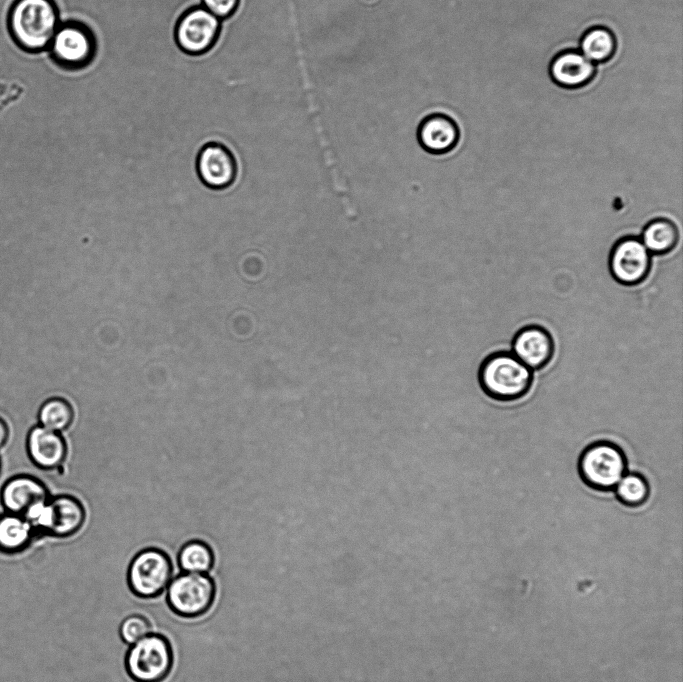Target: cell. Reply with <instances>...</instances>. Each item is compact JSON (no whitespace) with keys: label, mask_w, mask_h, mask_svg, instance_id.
Wrapping results in <instances>:
<instances>
[{"label":"cell","mask_w":683,"mask_h":682,"mask_svg":"<svg viewBox=\"0 0 683 682\" xmlns=\"http://www.w3.org/2000/svg\"><path fill=\"white\" fill-rule=\"evenodd\" d=\"M628 460L624 450L610 440H596L586 445L577 460L581 481L591 490L611 492L627 473Z\"/></svg>","instance_id":"obj_3"},{"label":"cell","mask_w":683,"mask_h":682,"mask_svg":"<svg viewBox=\"0 0 683 682\" xmlns=\"http://www.w3.org/2000/svg\"><path fill=\"white\" fill-rule=\"evenodd\" d=\"M613 491L619 503L629 508L643 506L651 494L648 480L639 472L626 473Z\"/></svg>","instance_id":"obj_22"},{"label":"cell","mask_w":683,"mask_h":682,"mask_svg":"<svg viewBox=\"0 0 683 682\" xmlns=\"http://www.w3.org/2000/svg\"><path fill=\"white\" fill-rule=\"evenodd\" d=\"M478 384L485 395L498 402L524 398L531 390L533 371L511 352L500 350L488 354L477 372Z\"/></svg>","instance_id":"obj_1"},{"label":"cell","mask_w":683,"mask_h":682,"mask_svg":"<svg viewBox=\"0 0 683 682\" xmlns=\"http://www.w3.org/2000/svg\"><path fill=\"white\" fill-rule=\"evenodd\" d=\"M9 437H10L9 425L0 416V450L7 444Z\"/></svg>","instance_id":"obj_25"},{"label":"cell","mask_w":683,"mask_h":682,"mask_svg":"<svg viewBox=\"0 0 683 682\" xmlns=\"http://www.w3.org/2000/svg\"><path fill=\"white\" fill-rule=\"evenodd\" d=\"M212 548L201 540L186 542L177 554V563L182 572L208 574L214 566Z\"/></svg>","instance_id":"obj_20"},{"label":"cell","mask_w":683,"mask_h":682,"mask_svg":"<svg viewBox=\"0 0 683 682\" xmlns=\"http://www.w3.org/2000/svg\"><path fill=\"white\" fill-rule=\"evenodd\" d=\"M196 170L202 183L214 190L229 187L235 181L237 163L223 144L209 142L202 146L196 159Z\"/></svg>","instance_id":"obj_11"},{"label":"cell","mask_w":683,"mask_h":682,"mask_svg":"<svg viewBox=\"0 0 683 682\" xmlns=\"http://www.w3.org/2000/svg\"><path fill=\"white\" fill-rule=\"evenodd\" d=\"M173 578V564L169 555L155 547L139 551L131 560L127 582L131 592L150 599L162 594Z\"/></svg>","instance_id":"obj_6"},{"label":"cell","mask_w":683,"mask_h":682,"mask_svg":"<svg viewBox=\"0 0 683 682\" xmlns=\"http://www.w3.org/2000/svg\"><path fill=\"white\" fill-rule=\"evenodd\" d=\"M36 533L22 515L4 511L0 514V549L17 551L24 548Z\"/></svg>","instance_id":"obj_19"},{"label":"cell","mask_w":683,"mask_h":682,"mask_svg":"<svg viewBox=\"0 0 683 682\" xmlns=\"http://www.w3.org/2000/svg\"><path fill=\"white\" fill-rule=\"evenodd\" d=\"M677 225L666 217H656L643 227L640 239L651 255L670 253L679 242Z\"/></svg>","instance_id":"obj_17"},{"label":"cell","mask_w":683,"mask_h":682,"mask_svg":"<svg viewBox=\"0 0 683 682\" xmlns=\"http://www.w3.org/2000/svg\"><path fill=\"white\" fill-rule=\"evenodd\" d=\"M38 424L63 433L74 421V409L71 403L62 397H50L39 407Z\"/></svg>","instance_id":"obj_21"},{"label":"cell","mask_w":683,"mask_h":682,"mask_svg":"<svg viewBox=\"0 0 683 682\" xmlns=\"http://www.w3.org/2000/svg\"><path fill=\"white\" fill-rule=\"evenodd\" d=\"M151 629V623L145 616L133 614L123 619L119 634L124 643L131 645L151 633Z\"/></svg>","instance_id":"obj_23"},{"label":"cell","mask_w":683,"mask_h":682,"mask_svg":"<svg viewBox=\"0 0 683 682\" xmlns=\"http://www.w3.org/2000/svg\"><path fill=\"white\" fill-rule=\"evenodd\" d=\"M50 497L46 485L29 474L12 476L0 490V502L4 510L22 516L31 506Z\"/></svg>","instance_id":"obj_15"},{"label":"cell","mask_w":683,"mask_h":682,"mask_svg":"<svg viewBox=\"0 0 683 682\" xmlns=\"http://www.w3.org/2000/svg\"><path fill=\"white\" fill-rule=\"evenodd\" d=\"M54 61L67 70L89 66L97 52V40L89 26L79 21L60 24L49 45Z\"/></svg>","instance_id":"obj_7"},{"label":"cell","mask_w":683,"mask_h":682,"mask_svg":"<svg viewBox=\"0 0 683 682\" xmlns=\"http://www.w3.org/2000/svg\"><path fill=\"white\" fill-rule=\"evenodd\" d=\"M616 49L617 40L614 33L601 25L587 29L579 40L578 50L594 64L609 61Z\"/></svg>","instance_id":"obj_18"},{"label":"cell","mask_w":683,"mask_h":682,"mask_svg":"<svg viewBox=\"0 0 683 682\" xmlns=\"http://www.w3.org/2000/svg\"><path fill=\"white\" fill-rule=\"evenodd\" d=\"M221 20L202 5L193 6L178 18L174 37L177 46L186 54L198 56L207 53L216 44Z\"/></svg>","instance_id":"obj_8"},{"label":"cell","mask_w":683,"mask_h":682,"mask_svg":"<svg viewBox=\"0 0 683 682\" xmlns=\"http://www.w3.org/2000/svg\"><path fill=\"white\" fill-rule=\"evenodd\" d=\"M241 0H201V5L221 21L231 17Z\"/></svg>","instance_id":"obj_24"},{"label":"cell","mask_w":683,"mask_h":682,"mask_svg":"<svg viewBox=\"0 0 683 682\" xmlns=\"http://www.w3.org/2000/svg\"><path fill=\"white\" fill-rule=\"evenodd\" d=\"M596 71V64L578 49L560 51L549 64V75L552 81L566 89L586 86L593 80Z\"/></svg>","instance_id":"obj_14"},{"label":"cell","mask_w":683,"mask_h":682,"mask_svg":"<svg viewBox=\"0 0 683 682\" xmlns=\"http://www.w3.org/2000/svg\"><path fill=\"white\" fill-rule=\"evenodd\" d=\"M173 661L168 638L149 633L130 645L125 655V668L134 682H162L169 676Z\"/></svg>","instance_id":"obj_4"},{"label":"cell","mask_w":683,"mask_h":682,"mask_svg":"<svg viewBox=\"0 0 683 682\" xmlns=\"http://www.w3.org/2000/svg\"><path fill=\"white\" fill-rule=\"evenodd\" d=\"M511 353L532 371L544 369L555 354V342L543 326L530 324L521 327L511 341Z\"/></svg>","instance_id":"obj_10"},{"label":"cell","mask_w":683,"mask_h":682,"mask_svg":"<svg viewBox=\"0 0 683 682\" xmlns=\"http://www.w3.org/2000/svg\"><path fill=\"white\" fill-rule=\"evenodd\" d=\"M416 134L420 147L433 155L451 152L460 141V128L457 122L440 112L424 117L418 125Z\"/></svg>","instance_id":"obj_13"},{"label":"cell","mask_w":683,"mask_h":682,"mask_svg":"<svg viewBox=\"0 0 683 682\" xmlns=\"http://www.w3.org/2000/svg\"><path fill=\"white\" fill-rule=\"evenodd\" d=\"M608 266L616 282L624 286H635L648 277L652 255L640 237L626 235L617 239L611 247Z\"/></svg>","instance_id":"obj_9"},{"label":"cell","mask_w":683,"mask_h":682,"mask_svg":"<svg viewBox=\"0 0 683 682\" xmlns=\"http://www.w3.org/2000/svg\"><path fill=\"white\" fill-rule=\"evenodd\" d=\"M26 452L36 467L51 471L63 466L68 447L62 433L37 424L27 433Z\"/></svg>","instance_id":"obj_12"},{"label":"cell","mask_w":683,"mask_h":682,"mask_svg":"<svg viewBox=\"0 0 683 682\" xmlns=\"http://www.w3.org/2000/svg\"><path fill=\"white\" fill-rule=\"evenodd\" d=\"M48 523L45 534L66 538L76 534L84 525L86 511L79 499L61 494L49 499Z\"/></svg>","instance_id":"obj_16"},{"label":"cell","mask_w":683,"mask_h":682,"mask_svg":"<svg viewBox=\"0 0 683 682\" xmlns=\"http://www.w3.org/2000/svg\"><path fill=\"white\" fill-rule=\"evenodd\" d=\"M59 25L54 0H15L8 14L12 38L28 52H39L49 47Z\"/></svg>","instance_id":"obj_2"},{"label":"cell","mask_w":683,"mask_h":682,"mask_svg":"<svg viewBox=\"0 0 683 682\" xmlns=\"http://www.w3.org/2000/svg\"><path fill=\"white\" fill-rule=\"evenodd\" d=\"M216 596V584L204 573L181 572L167 586L169 608L183 618H197L207 613Z\"/></svg>","instance_id":"obj_5"},{"label":"cell","mask_w":683,"mask_h":682,"mask_svg":"<svg viewBox=\"0 0 683 682\" xmlns=\"http://www.w3.org/2000/svg\"><path fill=\"white\" fill-rule=\"evenodd\" d=\"M0 471H1V458H0Z\"/></svg>","instance_id":"obj_26"}]
</instances>
